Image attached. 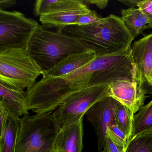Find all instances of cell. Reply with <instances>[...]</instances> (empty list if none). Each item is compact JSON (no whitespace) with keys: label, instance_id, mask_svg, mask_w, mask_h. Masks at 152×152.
<instances>
[{"label":"cell","instance_id":"obj_1","mask_svg":"<svg viewBox=\"0 0 152 152\" xmlns=\"http://www.w3.org/2000/svg\"><path fill=\"white\" fill-rule=\"evenodd\" d=\"M132 46L109 55L96 56L85 66L59 77L42 78L26 92L28 110L53 112L71 95L122 79L134 80Z\"/></svg>","mask_w":152,"mask_h":152},{"label":"cell","instance_id":"obj_2","mask_svg":"<svg viewBox=\"0 0 152 152\" xmlns=\"http://www.w3.org/2000/svg\"><path fill=\"white\" fill-rule=\"evenodd\" d=\"M60 32L79 40L96 56L126 50L134 40L121 17L112 14L89 25L68 26Z\"/></svg>","mask_w":152,"mask_h":152},{"label":"cell","instance_id":"obj_3","mask_svg":"<svg viewBox=\"0 0 152 152\" xmlns=\"http://www.w3.org/2000/svg\"><path fill=\"white\" fill-rule=\"evenodd\" d=\"M25 49L42 71L50 69L70 54L88 50L77 38L61 32L50 31L39 25Z\"/></svg>","mask_w":152,"mask_h":152},{"label":"cell","instance_id":"obj_4","mask_svg":"<svg viewBox=\"0 0 152 152\" xmlns=\"http://www.w3.org/2000/svg\"><path fill=\"white\" fill-rule=\"evenodd\" d=\"M20 127L16 152H53L61 130L52 112L30 115L20 119Z\"/></svg>","mask_w":152,"mask_h":152},{"label":"cell","instance_id":"obj_5","mask_svg":"<svg viewBox=\"0 0 152 152\" xmlns=\"http://www.w3.org/2000/svg\"><path fill=\"white\" fill-rule=\"evenodd\" d=\"M42 72L26 49L0 51V84L18 91L28 90L36 83Z\"/></svg>","mask_w":152,"mask_h":152},{"label":"cell","instance_id":"obj_6","mask_svg":"<svg viewBox=\"0 0 152 152\" xmlns=\"http://www.w3.org/2000/svg\"><path fill=\"white\" fill-rule=\"evenodd\" d=\"M107 96H109L108 84L86 88L67 97L53 114L61 129L84 117L91 106Z\"/></svg>","mask_w":152,"mask_h":152},{"label":"cell","instance_id":"obj_7","mask_svg":"<svg viewBox=\"0 0 152 152\" xmlns=\"http://www.w3.org/2000/svg\"><path fill=\"white\" fill-rule=\"evenodd\" d=\"M37 21L18 11L0 8V51L26 49L31 36L38 26Z\"/></svg>","mask_w":152,"mask_h":152},{"label":"cell","instance_id":"obj_8","mask_svg":"<svg viewBox=\"0 0 152 152\" xmlns=\"http://www.w3.org/2000/svg\"><path fill=\"white\" fill-rule=\"evenodd\" d=\"M132 53L135 81L140 87L150 91V87H152V33L135 41Z\"/></svg>","mask_w":152,"mask_h":152},{"label":"cell","instance_id":"obj_9","mask_svg":"<svg viewBox=\"0 0 152 152\" xmlns=\"http://www.w3.org/2000/svg\"><path fill=\"white\" fill-rule=\"evenodd\" d=\"M115 99L107 96L95 103L86 114L88 120L94 129L99 152L103 150L108 127L115 124L114 103Z\"/></svg>","mask_w":152,"mask_h":152},{"label":"cell","instance_id":"obj_10","mask_svg":"<svg viewBox=\"0 0 152 152\" xmlns=\"http://www.w3.org/2000/svg\"><path fill=\"white\" fill-rule=\"evenodd\" d=\"M109 96L129 108L134 113L144 104L147 89L140 87L137 83L127 79H118L109 84Z\"/></svg>","mask_w":152,"mask_h":152},{"label":"cell","instance_id":"obj_11","mask_svg":"<svg viewBox=\"0 0 152 152\" xmlns=\"http://www.w3.org/2000/svg\"><path fill=\"white\" fill-rule=\"evenodd\" d=\"M83 118L61 129L53 152H81L83 148Z\"/></svg>","mask_w":152,"mask_h":152},{"label":"cell","instance_id":"obj_12","mask_svg":"<svg viewBox=\"0 0 152 152\" xmlns=\"http://www.w3.org/2000/svg\"><path fill=\"white\" fill-rule=\"evenodd\" d=\"M96 56L94 52L89 50L70 54L50 69L42 71V78L59 77L67 75L86 65L94 59Z\"/></svg>","mask_w":152,"mask_h":152},{"label":"cell","instance_id":"obj_13","mask_svg":"<svg viewBox=\"0 0 152 152\" xmlns=\"http://www.w3.org/2000/svg\"><path fill=\"white\" fill-rule=\"evenodd\" d=\"M0 105L18 117L29 113L26 91L14 90L1 84Z\"/></svg>","mask_w":152,"mask_h":152},{"label":"cell","instance_id":"obj_14","mask_svg":"<svg viewBox=\"0 0 152 152\" xmlns=\"http://www.w3.org/2000/svg\"><path fill=\"white\" fill-rule=\"evenodd\" d=\"M91 11L86 8L45 14L40 16L39 20L45 27L56 28L57 31L60 32L66 27L74 25L80 16Z\"/></svg>","mask_w":152,"mask_h":152},{"label":"cell","instance_id":"obj_15","mask_svg":"<svg viewBox=\"0 0 152 152\" xmlns=\"http://www.w3.org/2000/svg\"><path fill=\"white\" fill-rule=\"evenodd\" d=\"M20 119L4 109L3 131L0 141V152H16L20 127Z\"/></svg>","mask_w":152,"mask_h":152},{"label":"cell","instance_id":"obj_16","mask_svg":"<svg viewBox=\"0 0 152 152\" xmlns=\"http://www.w3.org/2000/svg\"><path fill=\"white\" fill-rule=\"evenodd\" d=\"M86 8H88V6L81 0H37L34 5V13L40 17L45 14Z\"/></svg>","mask_w":152,"mask_h":152},{"label":"cell","instance_id":"obj_17","mask_svg":"<svg viewBox=\"0 0 152 152\" xmlns=\"http://www.w3.org/2000/svg\"><path fill=\"white\" fill-rule=\"evenodd\" d=\"M121 20L134 39L147 29L148 18L139 8L121 9Z\"/></svg>","mask_w":152,"mask_h":152},{"label":"cell","instance_id":"obj_18","mask_svg":"<svg viewBox=\"0 0 152 152\" xmlns=\"http://www.w3.org/2000/svg\"><path fill=\"white\" fill-rule=\"evenodd\" d=\"M113 110L115 124L124 131L128 141L132 135L134 113L116 100L114 101Z\"/></svg>","mask_w":152,"mask_h":152},{"label":"cell","instance_id":"obj_19","mask_svg":"<svg viewBox=\"0 0 152 152\" xmlns=\"http://www.w3.org/2000/svg\"><path fill=\"white\" fill-rule=\"evenodd\" d=\"M152 130V100L141 107L134 116L131 138L144 132Z\"/></svg>","mask_w":152,"mask_h":152},{"label":"cell","instance_id":"obj_20","mask_svg":"<svg viewBox=\"0 0 152 152\" xmlns=\"http://www.w3.org/2000/svg\"><path fill=\"white\" fill-rule=\"evenodd\" d=\"M124 152H152V130L129 139Z\"/></svg>","mask_w":152,"mask_h":152},{"label":"cell","instance_id":"obj_21","mask_svg":"<svg viewBox=\"0 0 152 152\" xmlns=\"http://www.w3.org/2000/svg\"><path fill=\"white\" fill-rule=\"evenodd\" d=\"M106 135L117 145L125 149L128 142L127 138L124 131L116 124L108 127Z\"/></svg>","mask_w":152,"mask_h":152},{"label":"cell","instance_id":"obj_22","mask_svg":"<svg viewBox=\"0 0 152 152\" xmlns=\"http://www.w3.org/2000/svg\"><path fill=\"white\" fill-rule=\"evenodd\" d=\"M102 17L98 15L95 11L83 14L79 17L74 25L77 26H86L94 23L102 18Z\"/></svg>","mask_w":152,"mask_h":152},{"label":"cell","instance_id":"obj_23","mask_svg":"<svg viewBox=\"0 0 152 152\" xmlns=\"http://www.w3.org/2000/svg\"><path fill=\"white\" fill-rule=\"evenodd\" d=\"M145 14L149 21L147 29L152 28V0H139L137 6Z\"/></svg>","mask_w":152,"mask_h":152},{"label":"cell","instance_id":"obj_24","mask_svg":"<svg viewBox=\"0 0 152 152\" xmlns=\"http://www.w3.org/2000/svg\"><path fill=\"white\" fill-rule=\"evenodd\" d=\"M103 149L108 152H124V149L114 143L111 139L106 135Z\"/></svg>","mask_w":152,"mask_h":152},{"label":"cell","instance_id":"obj_25","mask_svg":"<svg viewBox=\"0 0 152 152\" xmlns=\"http://www.w3.org/2000/svg\"><path fill=\"white\" fill-rule=\"evenodd\" d=\"M81 1L88 7L89 4L95 5L100 9L106 8L109 2L108 0H81Z\"/></svg>","mask_w":152,"mask_h":152},{"label":"cell","instance_id":"obj_26","mask_svg":"<svg viewBox=\"0 0 152 152\" xmlns=\"http://www.w3.org/2000/svg\"><path fill=\"white\" fill-rule=\"evenodd\" d=\"M4 108L0 105V141L2 137L4 127Z\"/></svg>","mask_w":152,"mask_h":152},{"label":"cell","instance_id":"obj_27","mask_svg":"<svg viewBox=\"0 0 152 152\" xmlns=\"http://www.w3.org/2000/svg\"><path fill=\"white\" fill-rule=\"evenodd\" d=\"M17 3L15 0H0V8H10Z\"/></svg>","mask_w":152,"mask_h":152},{"label":"cell","instance_id":"obj_28","mask_svg":"<svg viewBox=\"0 0 152 152\" xmlns=\"http://www.w3.org/2000/svg\"><path fill=\"white\" fill-rule=\"evenodd\" d=\"M139 0H119V1L122 3L129 8H135L137 7Z\"/></svg>","mask_w":152,"mask_h":152},{"label":"cell","instance_id":"obj_29","mask_svg":"<svg viewBox=\"0 0 152 152\" xmlns=\"http://www.w3.org/2000/svg\"><path fill=\"white\" fill-rule=\"evenodd\" d=\"M99 152H108L107 151H106V150H104V149H103V150H102V151H100Z\"/></svg>","mask_w":152,"mask_h":152},{"label":"cell","instance_id":"obj_30","mask_svg":"<svg viewBox=\"0 0 152 152\" xmlns=\"http://www.w3.org/2000/svg\"><path fill=\"white\" fill-rule=\"evenodd\" d=\"M151 77L152 81V68L151 70Z\"/></svg>","mask_w":152,"mask_h":152}]
</instances>
